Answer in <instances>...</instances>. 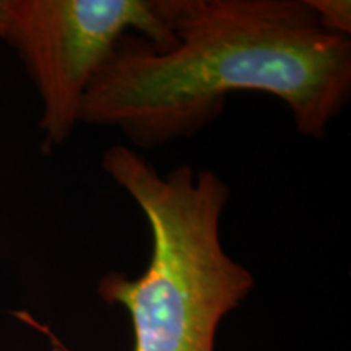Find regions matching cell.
<instances>
[{"label": "cell", "mask_w": 351, "mask_h": 351, "mask_svg": "<svg viewBox=\"0 0 351 351\" xmlns=\"http://www.w3.org/2000/svg\"><path fill=\"white\" fill-rule=\"evenodd\" d=\"M174 46L125 34L83 98L78 124L114 127L140 148L187 138L236 91L282 99L322 138L351 96V39L307 0H171Z\"/></svg>", "instance_id": "obj_1"}, {"label": "cell", "mask_w": 351, "mask_h": 351, "mask_svg": "<svg viewBox=\"0 0 351 351\" xmlns=\"http://www.w3.org/2000/svg\"><path fill=\"white\" fill-rule=\"evenodd\" d=\"M101 168L142 210L152 232L147 269L108 274L98 293L130 315L132 351H215L221 320L254 288L251 271L221 244L230 189L208 169L182 165L160 174L142 153L114 145Z\"/></svg>", "instance_id": "obj_2"}, {"label": "cell", "mask_w": 351, "mask_h": 351, "mask_svg": "<svg viewBox=\"0 0 351 351\" xmlns=\"http://www.w3.org/2000/svg\"><path fill=\"white\" fill-rule=\"evenodd\" d=\"M0 20L36 86L47 148L72 135L88 86L125 34L160 51L176 43L171 0H0Z\"/></svg>", "instance_id": "obj_3"}, {"label": "cell", "mask_w": 351, "mask_h": 351, "mask_svg": "<svg viewBox=\"0 0 351 351\" xmlns=\"http://www.w3.org/2000/svg\"><path fill=\"white\" fill-rule=\"evenodd\" d=\"M324 26L340 34H351V3L348 0H307Z\"/></svg>", "instance_id": "obj_4"}, {"label": "cell", "mask_w": 351, "mask_h": 351, "mask_svg": "<svg viewBox=\"0 0 351 351\" xmlns=\"http://www.w3.org/2000/svg\"><path fill=\"white\" fill-rule=\"evenodd\" d=\"M51 351H70V350L64 348L62 345H56V346H52V350H51Z\"/></svg>", "instance_id": "obj_5"}, {"label": "cell", "mask_w": 351, "mask_h": 351, "mask_svg": "<svg viewBox=\"0 0 351 351\" xmlns=\"http://www.w3.org/2000/svg\"><path fill=\"white\" fill-rule=\"evenodd\" d=\"M0 39H2V20H0Z\"/></svg>", "instance_id": "obj_6"}]
</instances>
